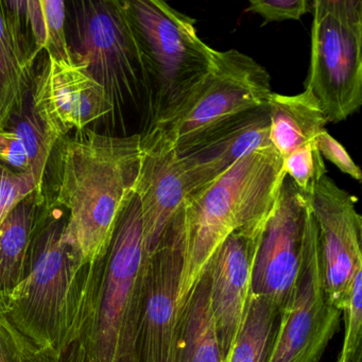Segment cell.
I'll return each instance as SVG.
<instances>
[{
    "mask_svg": "<svg viewBox=\"0 0 362 362\" xmlns=\"http://www.w3.org/2000/svg\"><path fill=\"white\" fill-rule=\"evenodd\" d=\"M315 143L322 158L329 160L334 166L338 167L340 171L346 173L356 181H361L362 173L359 167L351 160L346 149L325 129L317 134Z\"/></svg>",
    "mask_w": 362,
    "mask_h": 362,
    "instance_id": "cell-29",
    "label": "cell"
},
{
    "mask_svg": "<svg viewBox=\"0 0 362 362\" xmlns=\"http://www.w3.org/2000/svg\"><path fill=\"white\" fill-rule=\"evenodd\" d=\"M305 197L317 228L324 288L332 304L342 311L354 275L362 267V218L356 207L358 199L327 175Z\"/></svg>",
    "mask_w": 362,
    "mask_h": 362,
    "instance_id": "cell-11",
    "label": "cell"
},
{
    "mask_svg": "<svg viewBox=\"0 0 362 362\" xmlns=\"http://www.w3.org/2000/svg\"><path fill=\"white\" fill-rule=\"evenodd\" d=\"M148 257L134 194L109 247L82 269L69 341H79L90 362H132Z\"/></svg>",
    "mask_w": 362,
    "mask_h": 362,
    "instance_id": "cell-2",
    "label": "cell"
},
{
    "mask_svg": "<svg viewBox=\"0 0 362 362\" xmlns=\"http://www.w3.org/2000/svg\"><path fill=\"white\" fill-rule=\"evenodd\" d=\"M272 93L270 75L253 58L216 50L209 77L175 113L146 129L141 145L177 151L228 118L266 105Z\"/></svg>",
    "mask_w": 362,
    "mask_h": 362,
    "instance_id": "cell-7",
    "label": "cell"
},
{
    "mask_svg": "<svg viewBox=\"0 0 362 362\" xmlns=\"http://www.w3.org/2000/svg\"><path fill=\"white\" fill-rule=\"evenodd\" d=\"M141 134L112 136L86 130L63 144L57 202L67 211L65 240L92 262L111 243L141 171Z\"/></svg>",
    "mask_w": 362,
    "mask_h": 362,
    "instance_id": "cell-1",
    "label": "cell"
},
{
    "mask_svg": "<svg viewBox=\"0 0 362 362\" xmlns=\"http://www.w3.org/2000/svg\"><path fill=\"white\" fill-rule=\"evenodd\" d=\"M41 197L42 194L35 192L25 199L0 224V307L8 302L22 281L41 217Z\"/></svg>",
    "mask_w": 362,
    "mask_h": 362,
    "instance_id": "cell-20",
    "label": "cell"
},
{
    "mask_svg": "<svg viewBox=\"0 0 362 362\" xmlns=\"http://www.w3.org/2000/svg\"><path fill=\"white\" fill-rule=\"evenodd\" d=\"M284 169L286 175L304 194H308L321 177L327 175L315 143L307 144L284 158Z\"/></svg>",
    "mask_w": 362,
    "mask_h": 362,
    "instance_id": "cell-25",
    "label": "cell"
},
{
    "mask_svg": "<svg viewBox=\"0 0 362 362\" xmlns=\"http://www.w3.org/2000/svg\"><path fill=\"white\" fill-rule=\"evenodd\" d=\"M306 88L328 122L346 120L362 103V1L315 0Z\"/></svg>",
    "mask_w": 362,
    "mask_h": 362,
    "instance_id": "cell-8",
    "label": "cell"
},
{
    "mask_svg": "<svg viewBox=\"0 0 362 362\" xmlns=\"http://www.w3.org/2000/svg\"><path fill=\"white\" fill-rule=\"evenodd\" d=\"M8 325L11 330L16 355L20 362H90L86 349L76 339L69 341L60 349L42 347L18 334L9 323Z\"/></svg>",
    "mask_w": 362,
    "mask_h": 362,
    "instance_id": "cell-26",
    "label": "cell"
},
{
    "mask_svg": "<svg viewBox=\"0 0 362 362\" xmlns=\"http://www.w3.org/2000/svg\"><path fill=\"white\" fill-rule=\"evenodd\" d=\"M209 292V266L179 310L175 362H223L211 313Z\"/></svg>",
    "mask_w": 362,
    "mask_h": 362,
    "instance_id": "cell-19",
    "label": "cell"
},
{
    "mask_svg": "<svg viewBox=\"0 0 362 362\" xmlns=\"http://www.w3.org/2000/svg\"><path fill=\"white\" fill-rule=\"evenodd\" d=\"M342 315L345 337L338 362H362V267L354 275Z\"/></svg>",
    "mask_w": 362,
    "mask_h": 362,
    "instance_id": "cell-24",
    "label": "cell"
},
{
    "mask_svg": "<svg viewBox=\"0 0 362 362\" xmlns=\"http://www.w3.org/2000/svg\"><path fill=\"white\" fill-rule=\"evenodd\" d=\"M184 256L181 237L167 228L160 245L148 257L132 362H175Z\"/></svg>",
    "mask_w": 362,
    "mask_h": 362,
    "instance_id": "cell-12",
    "label": "cell"
},
{
    "mask_svg": "<svg viewBox=\"0 0 362 362\" xmlns=\"http://www.w3.org/2000/svg\"><path fill=\"white\" fill-rule=\"evenodd\" d=\"M143 147L141 171L135 186L143 217L148 256L160 245L167 226L190 196L187 179L175 151Z\"/></svg>",
    "mask_w": 362,
    "mask_h": 362,
    "instance_id": "cell-16",
    "label": "cell"
},
{
    "mask_svg": "<svg viewBox=\"0 0 362 362\" xmlns=\"http://www.w3.org/2000/svg\"><path fill=\"white\" fill-rule=\"evenodd\" d=\"M75 7L78 50L74 58L105 88L113 112L141 110L148 128L152 120L151 79L127 1L86 0Z\"/></svg>",
    "mask_w": 362,
    "mask_h": 362,
    "instance_id": "cell-6",
    "label": "cell"
},
{
    "mask_svg": "<svg viewBox=\"0 0 362 362\" xmlns=\"http://www.w3.org/2000/svg\"><path fill=\"white\" fill-rule=\"evenodd\" d=\"M37 192L42 186L30 173H18L0 163V224L25 199Z\"/></svg>",
    "mask_w": 362,
    "mask_h": 362,
    "instance_id": "cell-27",
    "label": "cell"
},
{
    "mask_svg": "<svg viewBox=\"0 0 362 362\" xmlns=\"http://www.w3.org/2000/svg\"><path fill=\"white\" fill-rule=\"evenodd\" d=\"M268 103L241 112L175 151L190 194L221 177L247 154L272 147Z\"/></svg>",
    "mask_w": 362,
    "mask_h": 362,
    "instance_id": "cell-14",
    "label": "cell"
},
{
    "mask_svg": "<svg viewBox=\"0 0 362 362\" xmlns=\"http://www.w3.org/2000/svg\"><path fill=\"white\" fill-rule=\"evenodd\" d=\"M127 7L151 79V126L198 90L215 67L216 50L199 37L194 18L162 0H132Z\"/></svg>",
    "mask_w": 362,
    "mask_h": 362,
    "instance_id": "cell-5",
    "label": "cell"
},
{
    "mask_svg": "<svg viewBox=\"0 0 362 362\" xmlns=\"http://www.w3.org/2000/svg\"><path fill=\"white\" fill-rule=\"evenodd\" d=\"M342 311L332 304L322 279L317 234L309 206L296 287L281 311L270 362H320L340 327Z\"/></svg>",
    "mask_w": 362,
    "mask_h": 362,
    "instance_id": "cell-9",
    "label": "cell"
},
{
    "mask_svg": "<svg viewBox=\"0 0 362 362\" xmlns=\"http://www.w3.org/2000/svg\"><path fill=\"white\" fill-rule=\"evenodd\" d=\"M268 107L269 139L283 160L298 148L315 143V137L328 124L321 103L308 88L293 96L272 93Z\"/></svg>",
    "mask_w": 362,
    "mask_h": 362,
    "instance_id": "cell-18",
    "label": "cell"
},
{
    "mask_svg": "<svg viewBox=\"0 0 362 362\" xmlns=\"http://www.w3.org/2000/svg\"><path fill=\"white\" fill-rule=\"evenodd\" d=\"M0 362H20L7 321L0 313Z\"/></svg>",
    "mask_w": 362,
    "mask_h": 362,
    "instance_id": "cell-30",
    "label": "cell"
},
{
    "mask_svg": "<svg viewBox=\"0 0 362 362\" xmlns=\"http://www.w3.org/2000/svg\"><path fill=\"white\" fill-rule=\"evenodd\" d=\"M310 10L311 3L307 0H250L245 12L260 16L264 26L269 23L300 20Z\"/></svg>",
    "mask_w": 362,
    "mask_h": 362,
    "instance_id": "cell-28",
    "label": "cell"
},
{
    "mask_svg": "<svg viewBox=\"0 0 362 362\" xmlns=\"http://www.w3.org/2000/svg\"><path fill=\"white\" fill-rule=\"evenodd\" d=\"M66 216L42 211L20 285L0 307L6 321L35 344L69 342L84 264L64 239Z\"/></svg>",
    "mask_w": 362,
    "mask_h": 362,
    "instance_id": "cell-4",
    "label": "cell"
},
{
    "mask_svg": "<svg viewBox=\"0 0 362 362\" xmlns=\"http://www.w3.org/2000/svg\"><path fill=\"white\" fill-rule=\"evenodd\" d=\"M285 177L284 160L273 147L257 150L184 201L167 226L184 245L179 310L226 237L264 223Z\"/></svg>",
    "mask_w": 362,
    "mask_h": 362,
    "instance_id": "cell-3",
    "label": "cell"
},
{
    "mask_svg": "<svg viewBox=\"0 0 362 362\" xmlns=\"http://www.w3.org/2000/svg\"><path fill=\"white\" fill-rule=\"evenodd\" d=\"M57 141L31 112L12 130L0 129V163L18 173H30L43 187L46 167Z\"/></svg>",
    "mask_w": 362,
    "mask_h": 362,
    "instance_id": "cell-21",
    "label": "cell"
},
{
    "mask_svg": "<svg viewBox=\"0 0 362 362\" xmlns=\"http://www.w3.org/2000/svg\"><path fill=\"white\" fill-rule=\"evenodd\" d=\"M33 107V113L58 141L113 113L105 88L75 58L48 59L35 83Z\"/></svg>",
    "mask_w": 362,
    "mask_h": 362,
    "instance_id": "cell-13",
    "label": "cell"
},
{
    "mask_svg": "<svg viewBox=\"0 0 362 362\" xmlns=\"http://www.w3.org/2000/svg\"><path fill=\"white\" fill-rule=\"evenodd\" d=\"M281 310L264 296H250L247 313L226 362H270Z\"/></svg>",
    "mask_w": 362,
    "mask_h": 362,
    "instance_id": "cell-22",
    "label": "cell"
},
{
    "mask_svg": "<svg viewBox=\"0 0 362 362\" xmlns=\"http://www.w3.org/2000/svg\"><path fill=\"white\" fill-rule=\"evenodd\" d=\"M35 56L20 16L0 1V129H6L11 116L22 110Z\"/></svg>",
    "mask_w": 362,
    "mask_h": 362,
    "instance_id": "cell-17",
    "label": "cell"
},
{
    "mask_svg": "<svg viewBox=\"0 0 362 362\" xmlns=\"http://www.w3.org/2000/svg\"><path fill=\"white\" fill-rule=\"evenodd\" d=\"M264 224L239 228L228 235L209 264L211 309L223 362L247 313L254 247Z\"/></svg>",
    "mask_w": 362,
    "mask_h": 362,
    "instance_id": "cell-15",
    "label": "cell"
},
{
    "mask_svg": "<svg viewBox=\"0 0 362 362\" xmlns=\"http://www.w3.org/2000/svg\"><path fill=\"white\" fill-rule=\"evenodd\" d=\"M26 23L33 33L37 52L45 50L48 59L73 60L65 33V3L60 0L6 1Z\"/></svg>",
    "mask_w": 362,
    "mask_h": 362,
    "instance_id": "cell-23",
    "label": "cell"
},
{
    "mask_svg": "<svg viewBox=\"0 0 362 362\" xmlns=\"http://www.w3.org/2000/svg\"><path fill=\"white\" fill-rule=\"evenodd\" d=\"M308 213L306 197L286 175L256 239L250 293L269 298L281 311L291 298L300 272Z\"/></svg>",
    "mask_w": 362,
    "mask_h": 362,
    "instance_id": "cell-10",
    "label": "cell"
}]
</instances>
